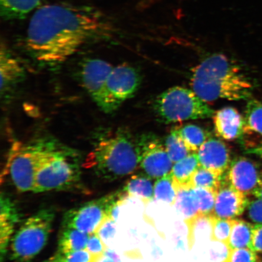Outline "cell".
<instances>
[{
  "label": "cell",
  "mask_w": 262,
  "mask_h": 262,
  "mask_svg": "<svg viewBox=\"0 0 262 262\" xmlns=\"http://www.w3.org/2000/svg\"><path fill=\"white\" fill-rule=\"evenodd\" d=\"M45 262H61L58 260V258L57 257L56 255L55 254L53 256L51 257L50 258H49L48 260L45 261Z\"/></svg>",
  "instance_id": "obj_40"
},
{
  "label": "cell",
  "mask_w": 262,
  "mask_h": 262,
  "mask_svg": "<svg viewBox=\"0 0 262 262\" xmlns=\"http://www.w3.org/2000/svg\"><path fill=\"white\" fill-rule=\"evenodd\" d=\"M141 77L136 69L126 64L114 67L107 78V90L111 100L119 108L139 89Z\"/></svg>",
  "instance_id": "obj_11"
},
{
  "label": "cell",
  "mask_w": 262,
  "mask_h": 262,
  "mask_svg": "<svg viewBox=\"0 0 262 262\" xmlns=\"http://www.w3.org/2000/svg\"><path fill=\"white\" fill-rule=\"evenodd\" d=\"M114 224L115 221L109 219V220L106 221L101 225L97 232L101 238L103 237V238L107 239L112 236V235L115 232Z\"/></svg>",
  "instance_id": "obj_38"
},
{
  "label": "cell",
  "mask_w": 262,
  "mask_h": 262,
  "mask_svg": "<svg viewBox=\"0 0 262 262\" xmlns=\"http://www.w3.org/2000/svg\"><path fill=\"white\" fill-rule=\"evenodd\" d=\"M127 199L123 190H119L85 203L65 213L62 227L74 228L90 235L97 233L101 225L111 219L113 209Z\"/></svg>",
  "instance_id": "obj_8"
},
{
  "label": "cell",
  "mask_w": 262,
  "mask_h": 262,
  "mask_svg": "<svg viewBox=\"0 0 262 262\" xmlns=\"http://www.w3.org/2000/svg\"><path fill=\"white\" fill-rule=\"evenodd\" d=\"M112 19L93 6L57 3L38 8L29 22L25 47L36 60L56 64L94 42L116 34Z\"/></svg>",
  "instance_id": "obj_1"
},
{
  "label": "cell",
  "mask_w": 262,
  "mask_h": 262,
  "mask_svg": "<svg viewBox=\"0 0 262 262\" xmlns=\"http://www.w3.org/2000/svg\"><path fill=\"white\" fill-rule=\"evenodd\" d=\"M244 119V136H256L262 143V102L254 99L249 100L246 107Z\"/></svg>",
  "instance_id": "obj_23"
},
{
  "label": "cell",
  "mask_w": 262,
  "mask_h": 262,
  "mask_svg": "<svg viewBox=\"0 0 262 262\" xmlns=\"http://www.w3.org/2000/svg\"><path fill=\"white\" fill-rule=\"evenodd\" d=\"M54 146L44 141L15 144L2 173V184L8 180L18 192H32L39 168Z\"/></svg>",
  "instance_id": "obj_5"
},
{
  "label": "cell",
  "mask_w": 262,
  "mask_h": 262,
  "mask_svg": "<svg viewBox=\"0 0 262 262\" xmlns=\"http://www.w3.org/2000/svg\"><path fill=\"white\" fill-rule=\"evenodd\" d=\"M138 142L141 150L140 168L144 173L154 180L169 174L173 163L158 137L148 134L141 137Z\"/></svg>",
  "instance_id": "obj_10"
},
{
  "label": "cell",
  "mask_w": 262,
  "mask_h": 262,
  "mask_svg": "<svg viewBox=\"0 0 262 262\" xmlns=\"http://www.w3.org/2000/svg\"><path fill=\"white\" fill-rule=\"evenodd\" d=\"M254 226L248 222L234 219L228 244L229 248H250Z\"/></svg>",
  "instance_id": "obj_25"
},
{
  "label": "cell",
  "mask_w": 262,
  "mask_h": 262,
  "mask_svg": "<svg viewBox=\"0 0 262 262\" xmlns=\"http://www.w3.org/2000/svg\"><path fill=\"white\" fill-rule=\"evenodd\" d=\"M196 153L201 166L223 177L232 162L227 146L215 138L206 140Z\"/></svg>",
  "instance_id": "obj_14"
},
{
  "label": "cell",
  "mask_w": 262,
  "mask_h": 262,
  "mask_svg": "<svg viewBox=\"0 0 262 262\" xmlns=\"http://www.w3.org/2000/svg\"><path fill=\"white\" fill-rule=\"evenodd\" d=\"M255 252L249 248L231 250L227 259L224 262H257Z\"/></svg>",
  "instance_id": "obj_34"
},
{
  "label": "cell",
  "mask_w": 262,
  "mask_h": 262,
  "mask_svg": "<svg viewBox=\"0 0 262 262\" xmlns=\"http://www.w3.org/2000/svg\"><path fill=\"white\" fill-rule=\"evenodd\" d=\"M253 151L255 153H256L257 155L260 156L262 157V147H260V148H257L253 149Z\"/></svg>",
  "instance_id": "obj_41"
},
{
  "label": "cell",
  "mask_w": 262,
  "mask_h": 262,
  "mask_svg": "<svg viewBox=\"0 0 262 262\" xmlns=\"http://www.w3.org/2000/svg\"><path fill=\"white\" fill-rule=\"evenodd\" d=\"M214 129L219 137L226 140L243 139L245 134L244 117L234 107L222 108L213 116Z\"/></svg>",
  "instance_id": "obj_15"
},
{
  "label": "cell",
  "mask_w": 262,
  "mask_h": 262,
  "mask_svg": "<svg viewBox=\"0 0 262 262\" xmlns=\"http://www.w3.org/2000/svg\"><path fill=\"white\" fill-rule=\"evenodd\" d=\"M250 248L255 253H262V224L254 226Z\"/></svg>",
  "instance_id": "obj_37"
},
{
  "label": "cell",
  "mask_w": 262,
  "mask_h": 262,
  "mask_svg": "<svg viewBox=\"0 0 262 262\" xmlns=\"http://www.w3.org/2000/svg\"><path fill=\"white\" fill-rule=\"evenodd\" d=\"M188 228L189 247L192 248L196 242L211 239L212 232V216L199 214L185 221Z\"/></svg>",
  "instance_id": "obj_22"
},
{
  "label": "cell",
  "mask_w": 262,
  "mask_h": 262,
  "mask_svg": "<svg viewBox=\"0 0 262 262\" xmlns=\"http://www.w3.org/2000/svg\"><path fill=\"white\" fill-rule=\"evenodd\" d=\"M224 177L200 166L193 174L190 186L191 188H204L217 192Z\"/></svg>",
  "instance_id": "obj_27"
},
{
  "label": "cell",
  "mask_w": 262,
  "mask_h": 262,
  "mask_svg": "<svg viewBox=\"0 0 262 262\" xmlns=\"http://www.w3.org/2000/svg\"><path fill=\"white\" fill-rule=\"evenodd\" d=\"M0 74L2 96L9 94L13 88L24 79L26 74L24 65L3 43L0 52Z\"/></svg>",
  "instance_id": "obj_17"
},
{
  "label": "cell",
  "mask_w": 262,
  "mask_h": 262,
  "mask_svg": "<svg viewBox=\"0 0 262 262\" xmlns=\"http://www.w3.org/2000/svg\"><path fill=\"white\" fill-rule=\"evenodd\" d=\"M53 208L38 210L21 225L11 239L10 258L15 262H31L47 245L52 230Z\"/></svg>",
  "instance_id": "obj_6"
},
{
  "label": "cell",
  "mask_w": 262,
  "mask_h": 262,
  "mask_svg": "<svg viewBox=\"0 0 262 262\" xmlns=\"http://www.w3.org/2000/svg\"><path fill=\"white\" fill-rule=\"evenodd\" d=\"M154 108L160 120L165 123L208 119L215 113L194 91L180 86L169 88L160 94Z\"/></svg>",
  "instance_id": "obj_7"
},
{
  "label": "cell",
  "mask_w": 262,
  "mask_h": 262,
  "mask_svg": "<svg viewBox=\"0 0 262 262\" xmlns=\"http://www.w3.org/2000/svg\"><path fill=\"white\" fill-rule=\"evenodd\" d=\"M173 205L176 210L185 219V221L199 214V199L192 188L177 189L176 199Z\"/></svg>",
  "instance_id": "obj_24"
},
{
  "label": "cell",
  "mask_w": 262,
  "mask_h": 262,
  "mask_svg": "<svg viewBox=\"0 0 262 262\" xmlns=\"http://www.w3.org/2000/svg\"><path fill=\"white\" fill-rule=\"evenodd\" d=\"M90 234L78 229L62 227L58 242L57 253L64 255L86 248Z\"/></svg>",
  "instance_id": "obj_20"
},
{
  "label": "cell",
  "mask_w": 262,
  "mask_h": 262,
  "mask_svg": "<svg viewBox=\"0 0 262 262\" xmlns=\"http://www.w3.org/2000/svg\"><path fill=\"white\" fill-rule=\"evenodd\" d=\"M153 180L144 173L130 177L124 185L123 191L127 198H136L147 204L155 199V185Z\"/></svg>",
  "instance_id": "obj_19"
},
{
  "label": "cell",
  "mask_w": 262,
  "mask_h": 262,
  "mask_svg": "<svg viewBox=\"0 0 262 262\" xmlns=\"http://www.w3.org/2000/svg\"><path fill=\"white\" fill-rule=\"evenodd\" d=\"M165 146L173 163L180 161L192 153L186 147L176 129L167 136Z\"/></svg>",
  "instance_id": "obj_28"
},
{
  "label": "cell",
  "mask_w": 262,
  "mask_h": 262,
  "mask_svg": "<svg viewBox=\"0 0 262 262\" xmlns=\"http://www.w3.org/2000/svg\"><path fill=\"white\" fill-rule=\"evenodd\" d=\"M176 130L191 152H198L200 147L208 139L205 131L195 124H186Z\"/></svg>",
  "instance_id": "obj_26"
},
{
  "label": "cell",
  "mask_w": 262,
  "mask_h": 262,
  "mask_svg": "<svg viewBox=\"0 0 262 262\" xmlns=\"http://www.w3.org/2000/svg\"><path fill=\"white\" fill-rule=\"evenodd\" d=\"M212 216L211 241L224 242L228 245L230 237L233 220H227Z\"/></svg>",
  "instance_id": "obj_30"
},
{
  "label": "cell",
  "mask_w": 262,
  "mask_h": 262,
  "mask_svg": "<svg viewBox=\"0 0 262 262\" xmlns=\"http://www.w3.org/2000/svg\"><path fill=\"white\" fill-rule=\"evenodd\" d=\"M67 191L88 194L83 184L77 156L55 145L42 162L36 176L32 192Z\"/></svg>",
  "instance_id": "obj_4"
},
{
  "label": "cell",
  "mask_w": 262,
  "mask_h": 262,
  "mask_svg": "<svg viewBox=\"0 0 262 262\" xmlns=\"http://www.w3.org/2000/svg\"><path fill=\"white\" fill-rule=\"evenodd\" d=\"M261 177L262 173L253 160L238 157L232 160L223 179L232 188L248 196L253 195Z\"/></svg>",
  "instance_id": "obj_12"
},
{
  "label": "cell",
  "mask_w": 262,
  "mask_h": 262,
  "mask_svg": "<svg viewBox=\"0 0 262 262\" xmlns=\"http://www.w3.org/2000/svg\"><path fill=\"white\" fill-rule=\"evenodd\" d=\"M86 250L93 257L95 262H98L104 256L106 247L103 244L102 238H101L99 234L94 233L90 235Z\"/></svg>",
  "instance_id": "obj_32"
},
{
  "label": "cell",
  "mask_w": 262,
  "mask_h": 262,
  "mask_svg": "<svg viewBox=\"0 0 262 262\" xmlns=\"http://www.w3.org/2000/svg\"><path fill=\"white\" fill-rule=\"evenodd\" d=\"M0 206V257L3 262L9 251L10 243L20 216L14 202L5 194L1 195Z\"/></svg>",
  "instance_id": "obj_16"
},
{
  "label": "cell",
  "mask_w": 262,
  "mask_h": 262,
  "mask_svg": "<svg viewBox=\"0 0 262 262\" xmlns=\"http://www.w3.org/2000/svg\"><path fill=\"white\" fill-rule=\"evenodd\" d=\"M249 203L247 196L237 191L224 179L216 194L212 215L215 217L234 220L241 215Z\"/></svg>",
  "instance_id": "obj_13"
},
{
  "label": "cell",
  "mask_w": 262,
  "mask_h": 262,
  "mask_svg": "<svg viewBox=\"0 0 262 262\" xmlns=\"http://www.w3.org/2000/svg\"><path fill=\"white\" fill-rule=\"evenodd\" d=\"M55 255L61 262H95L86 248L67 254L61 255L56 253Z\"/></svg>",
  "instance_id": "obj_35"
},
{
  "label": "cell",
  "mask_w": 262,
  "mask_h": 262,
  "mask_svg": "<svg viewBox=\"0 0 262 262\" xmlns=\"http://www.w3.org/2000/svg\"><path fill=\"white\" fill-rule=\"evenodd\" d=\"M198 196L199 214L211 215L214 211L217 192L204 188H192Z\"/></svg>",
  "instance_id": "obj_31"
},
{
  "label": "cell",
  "mask_w": 262,
  "mask_h": 262,
  "mask_svg": "<svg viewBox=\"0 0 262 262\" xmlns=\"http://www.w3.org/2000/svg\"><path fill=\"white\" fill-rule=\"evenodd\" d=\"M114 66L99 58L85 60L80 70L82 84L97 106L104 113L110 114L118 107L107 90V78Z\"/></svg>",
  "instance_id": "obj_9"
},
{
  "label": "cell",
  "mask_w": 262,
  "mask_h": 262,
  "mask_svg": "<svg viewBox=\"0 0 262 262\" xmlns=\"http://www.w3.org/2000/svg\"><path fill=\"white\" fill-rule=\"evenodd\" d=\"M141 150L126 131L104 134L97 140L84 166L100 179L113 182L132 174L140 168Z\"/></svg>",
  "instance_id": "obj_3"
},
{
  "label": "cell",
  "mask_w": 262,
  "mask_h": 262,
  "mask_svg": "<svg viewBox=\"0 0 262 262\" xmlns=\"http://www.w3.org/2000/svg\"><path fill=\"white\" fill-rule=\"evenodd\" d=\"M201 166L198 153L192 152L185 158L173 163L170 175L177 189L191 188L190 183L193 174Z\"/></svg>",
  "instance_id": "obj_18"
},
{
  "label": "cell",
  "mask_w": 262,
  "mask_h": 262,
  "mask_svg": "<svg viewBox=\"0 0 262 262\" xmlns=\"http://www.w3.org/2000/svg\"><path fill=\"white\" fill-rule=\"evenodd\" d=\"M191 86L206 103L219 99H248L253 84L238 66L225 55L214 54L192 69Z\"/></svg>",
  "instance_id": "obj_2"
},
{
  "label": "cell",
  "mask_w": 262,
  "mask_h": 262,
  "mask_svg": "<svg viewBox=\"0 0 262 262\" xmlns=\"http://www.w3.org/2000/svg\"><path fill=\"white\" fill-rule=\"evenodd\" d=\"M253 195L256 198L262 199V177L259 185H258L257 188L255 189Z\"/></svg>",
  "instance_id": "obj_39"
},
{
  "label": "cell",
  "mask_w": 262,
  "mask_h": 262,
  "mask_svg": "<svg viewBox=\"0 0 262 262\" xmlns=\"http://www.w3.org/2000/svg\"><path fill=\"white\" fill-rule=\"evenodd\" d=\"M250 220L256 224H262V199L256 198L249 201L247 209Z\"/></svg>",
  "instance_id": "obj_36"
},
{
  "label": "cell",
  "mask_w": 262,
  "mask_h": 262,
  "mask_svg": "<svg viewBox=\"0 0 262 262\" xmlns=\"http://www.w3.org/2000/svg\"><path fill=\"white\" fill-rule=\"evenodd\" d=\"M177 189L171 175L157 179L155 183V199L172 205L174 204Z\"/></svg>",
  "instance_id": "obj_29"
},
{
  "label": "cell",
  "mask_w": 262,
  "mask_h": 262,
  "mask_svg": "<svg viewBox=\"0 0 262 262\" xmlns=\"http://www.w3.org/2000/svg\"><path fill=\"white\" fill-rule=\"evenodd\" d=\"M209 251V258L212 262H224L227 259L231 249L224 242L212 241Z\"/></svg>",
  "instance_id": "obj_33"
},
{
  "label": "cell",
  "mask_w": 262,
  "mask_h": 262,
  "mask_svg": "<svg viewBox=\"0 0 262 262\" xmlns=\"http://www.w3.org/2000/svg\"><path fill=\"white\" fill-rule=\"evenodd\" d=\"M41 0H0V12L5 20L25 18L37 8Z\"/></svg>",
  "instance_id": "obj_21"
}]
</instances>
